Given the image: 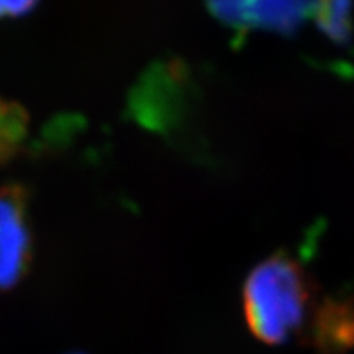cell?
I'll return each instance as SVG.
<instances>
[{
  "instance_id": "obj_5",
  "label": "cell",
  "mask_w": 354,
  "mask_h": 354,
  "mask_svg": "<svg viewBox=\"0 0 354 354\" xmlns=\"http://www.w3.org/2000/svg\"><path fill=\"white\" fill-rule=\"evenodd\" d=\"M317 24L336 41L348 38L349 30V0H320L315 12Z\"/></svg>"
},
{
  "instance_id": "obj_4",
  "label": "cell",
  "mask_w": 354,
  "mask_h": 354,
  "mask_svg": "<svg viewBox=\"0 0 354 354\" xmlns=\"http://www.w3.org/2000/svg\"><path fill=\"white\" fill-rule=\"evenodd\" d=\"M26 131V117L17 105L0 100V162L15 153Z\"/></svg>"
},
{
  "instance_id": "obj_2",
  "label": "cell",
  "mask_w": 354,
  "mask_h": 354,
  "mask_svg": "<svg viewBox=\"0 0 354 354\" xmlns=\"http://www.w3.org/2000/svg\"><path fill=\"white\" fill-rule=\"evenodd\" d=\"M212 13L233 28L289 33L315 17L320 0H207Z\"/></svg>"
},
{
  "instance_id": "obj_3",
  "label": "cell",
  "mask_w": 354,
  "mask_h": 354,
  "mask_svg": "<svg viewBox=\"0 0 354 354\" xmlns=\"http://www.w3.org/2000/svg\"><path fill=\"white\" fill-rule=\"evenodd\" d=\"M30 263V233L24 190L0 185V290L24 277Z\"/></svg>"
},
{
  "instance_id": "obj_6",
  "label": "cell",
  "mask_w": 354,
  "mask_h": 354,
  "mask_svg": "<svg viewBox=\"0 0 354 354\" xmlns=\"http://www.w3.org/2000/svg\"><path fill=\"white\" fill-rule=\"evenodd\" d=\"M37 0H0V19L17 17L32 10Z\"/></svg>"
},
{
  "instance_id": "obj_1",
  "label": "cell",
  "mask_w": 354,
  "mask_h": 354,
  "mask_svg": "<svg viewBox=\"0 0 354 354\" xmlns=\"http://www.w3.org/2000/svg\"><path fill=\"white\" fill-rule=\"evenodd\" d=\"M243 299L248 326L261 342L282 344L302 328L308 292L290 259L276 256L259 264L248 277Z\"/></svg>"
}]
</instances>
